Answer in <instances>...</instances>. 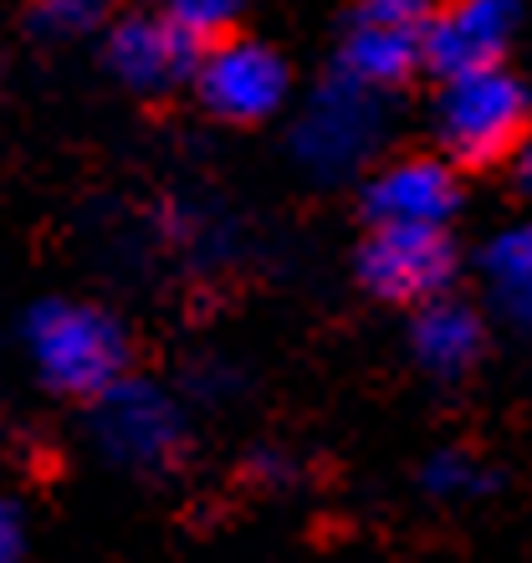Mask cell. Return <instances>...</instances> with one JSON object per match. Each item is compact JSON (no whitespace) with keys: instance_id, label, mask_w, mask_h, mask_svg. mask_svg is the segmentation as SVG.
Listing matches in <instances>:
<instances>
[{"instance_id":"cell-1","label":"cell","mask_w":532,"mask_h":563,"mask_svg":"<svg viewBox=\"0 0 532 563\" xmlns=\"http://www.w3.org/2000/svg\"><path fill=\"white\" fill-rule=\"evenodd\" d=\"M435 139L456 169H491L518 159V148L532 139V92L507 67L451 77L435 98Z\"/></svg>"},{"instance_id":"cell-2","label":"cell","mask_w":532,"mask_h":563,"mask_svg":"<svg viewBox=\"0 0 532 563\" xmlns=\"http://www.w3.org/2000/svg\"><path fill=\"white\" fill-rule=\"evenodd\" d=\"M31 358L62 400H98L129 369V339L113 312L88 302H42L31 312Z\"/></svg>"},{"instance_id":"cell-3","label":"cell","mask_w":532,"mask_h":563,"mask_svg":"<svg viewBox=\"0 0 532 563\" xmlns=\"http://www.w3.org/2000/svg\"><path fill=\"white\" fill-rule=\"evenodd\" d=\"M430 0H358L343 21L339 67L358 88H399L425 67Z\"/></svg>"},{"instance_id":"cell-4","label":"cell","mask_w":532,"mask_h":563,"mask_svg":"<svg viewBox=\"0 0 532 563\" xmlns=\"http://www.w3.org/2000/svg\"><path fill=\"white\" fill-rule=\"evenodd\" d=\"M195 92H200L210 119L252 129V123H266L271 113L287 108L292 67L277 46L256 42V36H225V42H210L200 52Z\"/></svg>"},{"instance_id":"cell-5","label":"cell","mask_w":532,"mask_h":563,"mask_svg":"<svg viewBox=\"0 0 532 563\" xmlns=\"http://www.w3.org/2000/svg\"><path fill=\"white\" fill-rule=\"evenodd\" d=\"M456 277V241L430 225H369L358 241V282L379 302L425 308Z\"/></svg>"},{"instance_id":"cell-6","label":"cell","mask_w":532,"mask_h":563,"mask_svg":"<svg viewBox=\"0 0 532 563\" xmlns=\"http://www.w3.org/2000/svg\"><path fill=\"white\" fill-rule=\"evenodd\" d=\"M518 26H522L518 0H451V5L430 15L425 67L441 82L481 73V67H502Z\"/></svg>"},{"instance_id":"cell-7","label":"cell","mask_w":532,"mask_h":563,"mask_svg":"<svg viewBox=\"0 0 532 563\" xmlns=\"http://www.w3.org/2000/svg\"><path fill=\"white\" fill-rule=\"evenodd\" d=\"M364 210L374 225H430L445 231V221L461 210V175L445 154H404L379 164L364 185Z\"/></svg>"},{"instance_id":"cell-8","label":"cell","mask_w":532,"mask_h":563,"mask_svg":"<svg viewBox=\"0 0 532 563\" xmlns=\"http://www.w3.org/2000/svg\"><path fill=\"white\" fill-rule=\"evenodd\" d=\"M206 46L195 42L190 31H179L164 11L123 15L119 26L108 31V67L129 82L133 92H175L179 82H195Z\"/></svg>"},{"instance_id":"cell-9","label":"cell","mask_w":532,"mask_h":563,"mask_svg":"<svg viewBox=\"0 0 532 563\" xmlns=\"http://www.w3.org/2000/svg\"><path fill=\"white\" fill-rule=\"evenodd\" d=\"M374 134H379V119H374V88H358V82H333L323 88L318 108L302 123V154L323 169H354V164L369 159Z\"/></svg>"},{"instance_id":"cell-10","label":"cell","mask_w":532,"mask_h":563,"mask_svg":"<svg viewBox=\"0 0 532 563\" xmlns=\"http://www.w3.org/2000/svg\"><path fill=\"white\" fill-rule=\"evenodd\" d=\"M410 343H414V358L430 374H466L476 364V354H481V318L466 302L435 297L414 318Z\"/></svg>"},{"instance_id":"cell-11","label":"cell","mask_w":532,"mask_h":563,"mask_svg":"<svg viewBox=\"0 0 532 563\" xmlns=\"http://www.w3.org/2000/svg\"><path fill=\"white\" fill-rule=\"evenodd\" d=\"M481 272H487V287L497 297V308L512 318V323L532 328V221H518L497 231L487 241V256H481Z\"/></svg>"},{"instance_id":"cell-12","label":"cell","mask_w":532,"mask_h":563,"mask_svg":"<svg viewBox=\"0 0 532 563\" xmlns=\"http://www.w3.org/2000/svg\"><path fill=\"white\" fill-rule=\"evenodd\" d=\"M241 5H246V0H159V11L169 15L179 31H190L200 46L236 36Z\"/></svg>"},{"instance_id":"cell-13","label":"cell","mask_w":532,"mask_h":563,"mask_svg":"<svg viewBox=\"0 0 532 563\" xmlns=\"http://www.w3.org/2000/svg\"><path fill=\"white\" fill-rule=\"evenodd\" d=\"M98 15H103V0H36V21L46 31H62V36L98 26Z\"/></svg>"},{"instance_id":"cell-14","label":"cell","mask_w":532,"mask_h":563,"mask_svg":"<svg viewBox=\"0 0 532 563\" xmlns=\"http://www.w3.org/2000/svg\"><path fill=\"white\" fill-rule=\"evenodd\" d=\"M21 553H26V522L0 497V563H21Z\"/></svg>"},{"instance_id":"cell-15","label":"cell","mask_w":532,"mask_h":563,"mask_svg":"<svg viewBox=\"0 0 532 563\" xmlns=\"http://www.w3.org/2000/svg\"><path fill=\"white\" fill-rule=\"evenodd\" d=\"M518 175H522V185H528V190H532V139L518 148Z\"/></svg>"}]
</instances>
